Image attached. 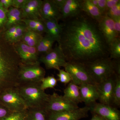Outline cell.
Here are the masks:
<instances>
[{
	"mask_svg": "<svg viewBox=\"0 0 120 120\" xmlns=\"http://www.w3.org/2000/svg\"><path fill=\"white\" fill-rule=\"evenodd\" d=\"M58 45L67 61L85 64L109 57V46L98 22L82 11L64 20Z\"/></svg>",
	"mask_w": 120,
	"mask_h": 120,
	"instance_id": "6da1fadb",
	"label": "cell"
},
{
	"mask_svg": "<svg viewBox=\"0 0 120 120\" xmlns=\"http://www.w3.org/2000/svg\"><path fill=\"white\" fill-rule=\"evenodd\" d=\"M21 63L13 44L9 42L5 49L0 47V88L4 91L17 86Z\"/></svg>",
	"mask_w": 120,
	"mask_h": 120,
	"instance_id": "7a4b0ae2",
	"label": "cell"
},
{
	"mask_svg": "<svg viewBox=\"0 0 120 120\" xmlns=\"http://www.w3.org/2000/svg\"><path fill=\"white\" fill-rule=\"evenodd\" d=\"M41 82L18 84L16 87L29 108L45 109L49 98L41 86Z\"/></svg>",
	"mask_w": 120,
	"mask_h": 120,
	"instance_id": "3957f363",
	"label": "cell"
},
{
	"mask_svg": "<svg viewBox=\"0 0 120 120\" xmlns=\"http://www.w3.org/2000/svg\"><path fill=\"white\" fill-rule=\"evenodd\" d=\"M83 64L96 85L102 82L116 73L113 60L109 57Z\"/></svg>",
	"mask_w": 120,
	"mask_h": 120,
	"instance_id": "277c9868",
	"label": "cell"
},
{
	"mask_svg": "<svg viewBox=\"0 0 120 120\" xmlns=\"http://www.w3.org/2000/svg\"><path fill=\"white\" fill-rule=\"evenodd\" d=\"M1 95L0 100L2 105L11 112H24L28 109L16 87L7 89L2 92Z\"/></svg>",
	"mask_w": 120,
	"mask_h": 120,
	"instance_id": "5b68a950",
	"label": "cell"
},
{
	"mask_svg": "<svg viewBox=\"0 0 120 120\" xmlns=\"http://www.w3.org/2000/svg\"><path fill=\"white\" fill-rule=\"evenodd\" d=\"M40 63L30 64L21 63L18 74V84L41 82L45 77V71Z\"/></svg>",
	"mask_w": 120,
	"mask_h": 120,
	"instance_id": "8992f818",
	"label": "cell"
},
{
	"mask_svg": "<svg viewBox=\"0 0 120 120\" xmlns=\"http://www.w3.org/2000/svg\"><path fill=\"white\" fill-rule=\"evenodd\" d=\"M64 68L71 76L72 81L76 85L87 83L96 85L83 64L67 61Z\"/></svg>",
	"mask_w": 120,
	"mask_h": 120,
	"instance_id": "52a82bcc",
	"label": "cell"
},
{
	"mask_svg": "<svg viewBox=\"0 0 120 120\" xmlns=\"http://www.w3.org/2000/svg\"><path fill=\"white\" fill-rule=\"evenodd\" d=\"M40 63H43L47 69H60L64 67L67 62L65 56L59 45H56L51 51L39 57Z\"/></svg>",
	"mask_w": 120,
	"mask_h": 120,
	"instance_id": "ba28073f",
	"label": "cell"
},
{
	"mask_svg": "<svg viewBox=\"0 0 120 120\" xmlns=\"http://www.w3.org/2000/svg\"><path fill=\"white\" fill-rule=\"evenodd\" d=\"M79 107L76 103L54 92L50 95L45 109L46 112H59L75 109Z\"/></svg>",
	"mask_w": 120,
	"mask_h": 120,
	"instance_id": "9c48e42d",
	"label": "cell"
},
{
	"mask_svg": "<svg viewBox=\"0 0 120 120\" xmlns=\"http://www.w3.org/2000/svg\"><path fill=\"white\" fill-rule=\"evenodd\" d=\"M90 106H86L72 110L47 113V120H79L88 116Z\"/></svg>",
	"mask_w": 120,
	"mask_h": 120,
	"instance_id": "30bf717a",
	"label": "cell"
},
{
	"mask_svg": "<svg viewBox=\"0 0 120 120\" xmlns=\"http://www.w3.org/2000/svg\"><path fill=\"white\" fill-rule=\"evenodd\" d=\"M15 50L23 64H30L39 62L36 47L27 45L22 41L15 43Z\"/></svg>",
	"mask_w": 120,
	"mask_h": 120,
	"instance_id": "8fae6325",
	"label": "cell"
},
{
	"mask_svg": "<svg viewBox=\"0 0 120 120\" xmlns=\"http://www.w3.org/2000/svg\"><path fill=\"white\" fill-rule=\"evenodd\" d=\"M115 79L116 73H114L107 79L96 85L100 103L112 105Z\"/></svg>",
	"mask_w": 120,
	"mask_h": 120,
	"instance_id": "7c38bea8",
	"label": "cell"
},
{
	"mask_svg": "<svg viewBox=\"0 0 120 120\" xmlns=\"http://www.w3.org/2000/svg\"><path fill=\"white\" fill-rule=\"evenodd\" d=\"M90 112L106 120H120V112L117 108L110 105L97 102L89 106Z\"/></svg>",
	"mask_w": 120,
	"mask_h": 120,
	"instance_id": "4fadbf2b",
	"label": "cell"
},
{
	"mask_svg": "<svg viewBox=\"0 0 120 120\" xmlns=\"http://www.w3.org/2000/svg\"><path fill=\"white\" fill-rule=\"evenodd\" d=\"M98 23L99 29L108 45L117 38L120 37L115 31L113 20L106 15L103 16Z\"/></svg>",
	"mask_w": 120,
	"mask_h": 120,
	"instance_id": "5bb4252c",
	"label": "cell"
},
{
	"mask_svg": "<svg viewBox=\"0 0 120 120\" xmlns=\"http://www.w3.org/2000/svg\"><path fill=\"white\" fill-rule=\"evenodd\" d=\"M42 2L41 0H28L20 9L23 19H42L40 11Z\"/></svg>",
	"mask_w": 120,
	"mask_h": 120,
	"instance_id": "9a60e30c",
	"label": "cell"
},
{
	"mask_svg": "<svg viewBox=\"0 0 120 120\" xmlns=\"http://www.w3.org/2000/svg\"><path fill=\"white\" fill-rule=\"evenodd\" d=\"M79 86L82 102L86 106L90 105L98 100L99 95L97 86L90 84H83Z\"/></svg>",
	"mask_w": 120,
	"mask_h": 120,
	"instance_id": "2e32d148",
	"label": "cell"
},
{
	"mask_svg": "<svg viewBox=\"0 0 120 120\" xmlns=\"http://www.w3.org/2000/svg\"><path fill=\"white\" fill-rule=\"evenodd\" d=\"M40 15L43 20L54 19L58 21L61 18L60 11L52 0L43 1Z\"/></svg>",
	"mask_w": 120,
	"mask_h": 120,
	"instance_id": "e0dca14e",
	"label": "cell"
},
{
	"mask_svg": "<svg viewBox=\"0 0 120 120\" xmlns=\"http://www.w3.org/2000/svg\"><path fill=\"white\" fill-rule=\"evenodd\" d=\"M81 1L82 0H67L61 10V19L64 20L79 15L82 12Z\"/></svg>",
	"mask_w": 120,
	"mask_h": 120,
	"instance_id": "ac0fdd59",
	"label": "cell"
},
{
	"mask_svg": "<svg viewBox=\"0 0 120 120\" xmlns=\"http://www.w3.org/2000/svg\"><path fill=\"white\" fill-rule=\"evenodd\" d=\"M43 21L45 24V32L46 34L52 37L58 43L62 33V25L59 24L58 21L56 20Z\"/></svg>",
	"mask_w": 120,
	"mask_h": 120,
	"instance_id": "d6986e66",
	"label": "cell"
},
{
	"mask_svg": "<svg viewBox=\"0 0 120 120\" xmlns=\"http://www.w3.org/2000/svg\"><path fill=\"white\" fill-rule=\"evenodd\" d=\"M81 8L82 11L98 22L101 21L104 16L98 8L94 5L90 0H82Z\"/></svg>",
	"mask_w": 120,
	"mask_h": 120,
	"instance_id": "ffe728a7",
	"label": "cell"
},
{
	"mask_svg": "<svg viewBox=\"0 0 120 120\" xmlns=\"http://www.w3.org/2000/svg\"><path fill=\"white\" fill-rule=\"evenodd\" d=\"M63 96L77 105L82 102L79 86L76 84L72 81L68 83L67 87L64 90Z\"/></svg>",
	"mask_w": 120,
	"mask_h": 120,
	"instance_id": "44dd1931",
	"label": "cell"
},
{
	"mask_svg": "<svg viewBox=\"0 0 120 120\" xmlns=\"http://www.w3.org/2000/svg\"><path fill=\"white\" fill-rule=\"evenodd\" d=\"M22 19L21 9L10 7L7 11V22L5 26L8 29L12 26L22 23Z\"/></svg>",
	"mask_w": 120,
	"mask_h": 120,
	"instance_id": "7402d4cb",
	"label": "cell"
},
{
	"mask_svg": "<svg viewBox=\"0 0 120 120\" xmlns=\"http://www.w3.org/2000/svg\"><path fill=\"white\" fill-rule=\"evenodd\" d=\"M55 41V39L48 35L42 37L35 47L38 55H43L51 51Z\"/></svg>",
	"mask_w": 120,
	"mask_h": 120,
	"instance_id": "603a6c76",
	"label": "cell"
},
{
	"mask_svg": "<svg viewBox=\"0 0 120 120\" xmlns=\"http://www.w3.org/2000/svg\"><path fill=\"white\" fill-rule=\"evenodd\" d=\"M22 22L24 23L28 30L41 34L45 32V24L42 20L22 19Z\"/></svg>",
	"mask_w": 120,
	"mask_h": 120,
	"instance_id": "cb8c5ba5",
	"label": "cell"
},
{
	"mask_svg": "<svg viewBox=\"0 0 120 120\" xmlns=\"http://www.w3.org/2000/svg\"><path fill=\"white\" fill-rule=\"evenodd\" d=\"M42 37L40 34L28 30L27 28L26 30L21 41L29 46L36 47Z\"/></svg>",
	"mask_w": 120,
	"mask_h": 120,
	"instance_id": "d4e9b609",
	"label": "cell"
},
{
	"mask_svg": "<svg viewBox=\"0 0 120 120\" xmlns=\"http://www.w3.org/2000/svg\"><path fill=\"white\" fill-rule=\"evenodd\" d=\"M46 116L45 109L29 108L27 111L26 120H47Z\"/></svg>",
	"mask_w": 120,
	"mask_h": 120,
	"instance_id": "484cf974",
	"label": "cell"
},
{
	"mask_svg": "<svg viewBox=\"0 0 120 120\" xmlns=\"http://www.w3.org/2000/svg\"><path fill=\"white\" fill-rule=\"evenodd\" d=\"M109 46V58L112 60H119L120 58V38H117L111 42Z\"/></svg>",
	"mask_w": 120,
	"mask_h": 120,
	"instance_id": "4316f807",
	"label": "cell"
},
{
	"mask_svg": "<svg viewBox=\"0 0 120 120\" xmlns=\"http://www.w3.org/2000/svg\"><path fill=\"white\" fill-rule=\"evenodd\" d=\"M112 106L117 108L120 107V75L116 73Z\"/></svg>",
	"mask_w": 120,
	"mask_h": 120,
	"instance_id": "83f0119b",
	"label": "cell"
},
{
	"mask_svg": "<svg viewBox=\"0 0 120 120\" xmlns=\"http://www.w3.org/2000/svg\"><path fill=\"white\" fill-rule=\"evenodd\" d=\"M26 30V27L24 24L22 23L18 24L15 32L11 39L10 43L15 44L21 41Z\"/></svg>",
	"mask_w": 120,
	"mask_h": 120,
	"instance_id": "f1b7e54d",
	"label": "cell"
},
{
	"mask_svg": "<svg viewBox=\"0 0 120 120\" xmlns=\"http://www.w3.org/2000/svg\"><path fill=\"white\" fill-rule=\"evenodd\" d=\"M57 82V80L53 76L44 77L41 81V86L42 90H45L48 88H54Z\"/></svg>",
	"mask_w": 120,
	"mask_h": 120,
	"instance_id": "f546056e",
	"label": "cell"
},
{
	"mask_svg": "<svg viewBox=\"0 0 120 120\" xmlns=\"http://www.w3.org/2000/svg\"><path fill=\"white\" fill-rule=\"evenodd\" d=\"M58 71L59 72L57 75L58 77L57 80L65 84L69 83L71 82V76L67 72L60 69H58Z\"/></svg>",
	"mask_w": 120,
	"mask_h": 120,
	"instance_id": "4dcf8cb0",
	"label": "cell"
},
{
	"mask_svg": "<svg viewBox=\"0 0 120 120\" xmlns=\"http://www.w3.org/2000/svg\"><path fill=\"white\" fill-rule=\"evenodd\" d=\"M105 15L113 20L120 18V2L107 11Z\"/></svg>",
	"mask_w": 120,
	"mask_h": 120,
	"instance_id": "1f68e13d",
	"label": "cell"
},
{
	"mask_svg": "<svg viewBox=\"0 0 120 120\" xmlns=\"http://www.w3.org/2000/svg\"><path fill=\"white\" fill-rule=\"evenodd\" d=\"M27 111V110L19 112L12 113L1 120H26Z\"/></svg>",
	"mask_w": 120,
	"mask_h": 120,
	"instance_id": "d6a6232c",
	"label": "cell"
},
{
	"mask_svg": "<svg viewBox=\"0 0 120 120\" xmlns=\"http://www.w3.org/2000/svg\"><path fill=\"white\" fill-rule=\"evenodd\" d=\"M7 11L0 4V28L6 24Z\"/></svg>",
	"mask_w": 120,
	"mask_h": 120,
	"instance_id": "836d02e7",
	"label": "cell"
},
{
	"mask_svg": "<svg viewBox=\"0 0 120 120\" xmlns=\"http://www.w3.org/2000/svg\"><path fill=\"white\" fill-rule=\"evenodd\" d=\"M17 25L8 28L5 34V38L7 42L10 43L12 38L15 32Z\"/></svg>",
	"mask_w": 120,
	"mask_h": 120,
	"instance_id": "e575fe53",
	"label": "cell"
},
{
	"mask_svg": "<svg viewBox=\"0 0 120 120\" xmlns=\"http://www.w3.org/2000/svg\"><path fill=\"white\" fill-rule=\"evenodd\" d=\"M12 113L3 105H0V120H1Z\"/></svg>",
	"mask_w": 120,
	"mask_h": 120,
	"instance_id": "d590c367",
	"label": "cell"
},
{
	"mask_svg": "<svg viewBox=\"0 0 120 120\" xmlns=\"http://www.w3.org/2000/svg\"><path fill=\"white\" fill-rule=\"evenodd\" d=\"M98 4L97 7L105 15L106 12V0H97Z\"/></svg>",
	"mask_w": 120,
	"mask_h": 120,
	"instance_id": "8d00e7d4",
	"label": "cell"
},
{
	"mask_svg": "<svg viewBox=\"0 0 120 120\" xmlns=\"http://www.w3.org/2000/svg\"><path fill=\"white\" fill-rule=\"evenodd\" d=\"M28 0H13L12 7L21 9Z\"/></svg>",
	"mask_w": 120,
	"mask_h": 120,
	"instance_id": "74e56055",
	"label": "cell"
},
{
	"mask_svg": "<svg viewBox=\"0 0 120 120\" xmlns=\"http://www.w3.org/2000/svg\"><path fill=\"white\" fill-rule=\"evenodd\" d=\"M120 2V0H106V13L110 9L118 4Z\"/></svg>",
	"mask_w": 120,
	"mask_h": 120,
	"instance_id": "f35d334b",
	"label": "cell"
},
{
	"mask_svg": "<svg viewBox=\"0 0 120 120\" xmlns=\"http://www.w3.org/2000/svg\"><path fill=\"white\" fill-rule=\"evenodd\" d=\"M13 0H0V4L6 10L12 7Z\"/></svg>",
	"mask_w": 120,
	"mask_h": 120,
	"instance_id": "ab89813d",
	"label": "cell"
},
{
	"mask_svg": "<svg viewBox=\"0 0 120 120\" xmlns=\"http://www.w3.org/2000/svg\"><path fill=\"white\" fill-rule=\"evenodd\" d=\"M114 23V27L116 33L120 36V18L113 20Z\"/></svg>",
	"mask_w": 120,
	"mask_h": 120,
	"instance_id": "60d3db41",
	"label": "cell"
},
{
	"mask_svg": "<svg viewBox=\"0 0 120 120\" xmlns=\"http://www.w3.org/2000/svg\"><path fill=\"white\" fill-rule=\"evenodd\" d=\"M112 60H113L115 73L117 75H120V59Z\"/></svg>",
	"mask_w": 120,
	"mask_h": 120,
	"instance_id": "b9f144b4",
	"label": "cell"
},
{
	"mask_svg": "<svg viewBox=\"0 0 120 120\" xmlns=\"http://www.w3.org/2000/svg\"><path fill=\"white\" fill-rule=\"evenodd\" d=\"M56 7L60 11L65 4L67 0H52Z\"/></svg>",
	"mask_w": 120,
	"mask_h": 120,
	"instance_id": "7bdbcfd3",
	"label": "cell"
},
{
	"mask_svg": "<svg viewBox=\"0 0 120 120\" xmlns=\"http://www.w3.org/2000/svg\"><path fill=\"white\" fill-rule=\"evenodd\" d=\"M92 118L90 120H106L96 114L92 113Z\"/></svg>",
	"mask_w": 120,
	"mask_h": 120,
	"instance_id": "ee69618b",
	"label": "cell"
},
{
	"mask_svg": "<svg viewBox=\"0 0 120 120\" xmlns=\"http://www.w3.org/2000/svg\"></svg>",
	"mask_w": 120,
	"mask_h": 120,
	"instance_id": "f6af8a7d",
	"label": "cell"
}]
</instances>
